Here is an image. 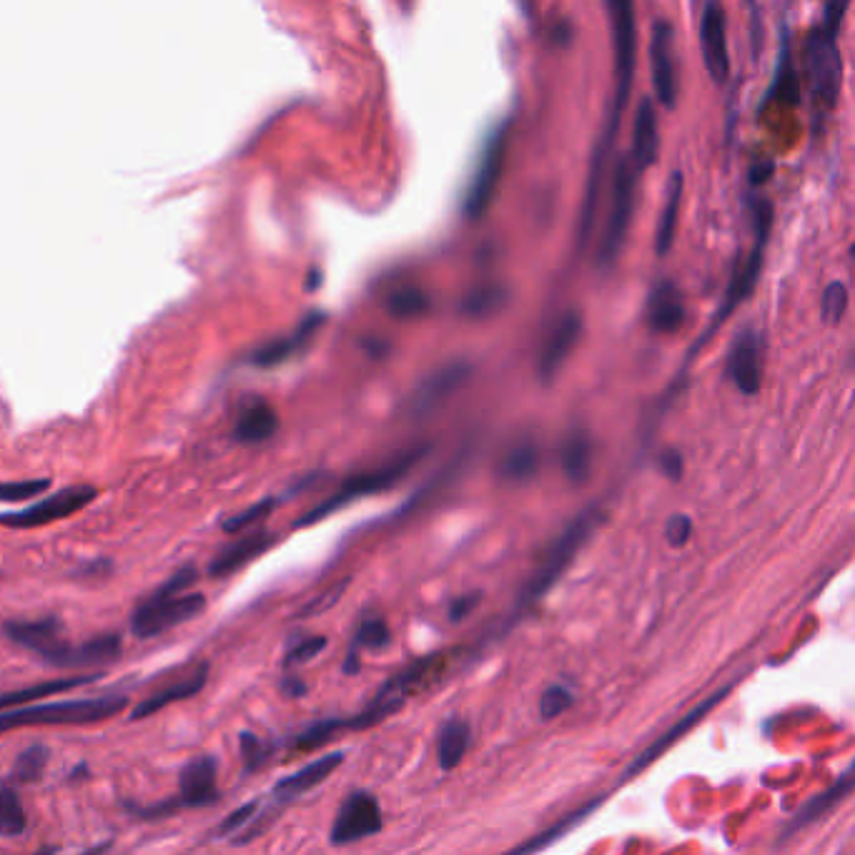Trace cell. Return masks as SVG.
<instances>
[{"instance_id":"cell-1","label":"cell","mask_w":855,"mask_h":855,"mask_svg":"<svg viewBox=\"0 0 855 855\" xmlns=\"http://www.w3.org/2000/svg\"><path fill=\"white\" fill-rule=\"evenodd\" d=\"M610 21H612V40H615V96H612V106L607 113V125L602 133L600 146L594 150L590 183H587V194L582 204V221H580V244H585L587 237L592 231V216L594 206H598V191L602 179V166H605V156L615 141V133L619 129V119L630 100L633 83H635V69H637V23H635V5L627 0L619 3H607Z\"/></svg>"},{"instance_id":"cell-2","label":"cell","mask_w":855,"mask_h":855,"mask_svg":"<svg viewBox=\"0 0 855 855\" xmlns=\"http://www.w3.org/2000/svg\"><path fill=\"white\" fill-rule=\"evenodd\" d=\"M198 580L194 567H183L173 573L161 587H156L146 600H141L131 615V633L141 640H150L173 630L183 623L196 619L206 610V598L198 592H189V587Z\"/></svg>"},{"instance_id":"cell-3","label":"cell","mask_w":855,"mask_h":855,"mask_svg":"<svg viewBox=\"0 0 855 855\" xmlns=\"http://www.w3.org/2000/svg\"><path fill=\"white\" fill-rule=\"evenodd\" d=\"M845 11H848V3L826 5L823 19L810 31L806 40V71L812 98L823 113L831 111L838 104V94H841L843 61L841 48H838V33H841Z\"/></svg>"},{"instance_id":"cell-4","label":"cell","mask_w":855,"mask_h":855,"mask_svg":"<svg viewBox=\"0 0 855 855\" xmlns=\"http://www.w3.org/2000/svg\"><path fill=\"white\" fill-rule=\"evenodd\" d=\"M459 652L462 650L434 652V655H430V658L417 660L412 667L405 670V673L394 675L392 681H387V685L376 693L372 706H369L364 712H359L357 718L347 720V725H344V720H339V727L341 731H347V727H351V731H364V727L380 723V720H384L387 715H392L394 710H399L401 706H405L412 695L442 683L444 677L455 670Z\"/></svg>"},{"instance_id":"cell-5","label":"cell","mask_w":855,"mask_h":855,"mask_svg":"<svg viewBox=\"0 0 855 855\" xmlns=\"http://www.w3.org/2000/svg\"><path fill=\"white\" fill-rule=\"evenodd\" d=\"M125 708H129V698L121 693L61 702H36L28 708L0 712V735L33 725H94L100 720L116 718Z\"/></svg>"},{"instance_id":"cell-6","label":"cell","mask_w":855,"mask_h":855,"mask_svg":"<svg viewBox=\"0 0 855 855\" xmlns=\"http://www.w3.org/2000/svg\"><path fill=\"white\" fill-rule=\"evenodd\" d=\"M426 451H430V447H414V449L405 451V455L394 457L392 462H387V465L347 477L337 492L329 494V497H326L324 502H318V505L309 509L304 517H299L297 527L316 525V522H322L324 517H329L334 513H339V509H344L347 505H351V502L369 497V494H382V492L392 490L394 484H399L419 462H422V459L426 457Z\"/></svg>"},{"instance_id":"cell-7","label":"cell","mask_w":855,"mask_h":855,"mask_svg":"<svg viewBox=\"0 0 855 855\" xmlns=\"http://www.w3.org/2000/svg\"><path fill=\"white\" fill-rule=\"evenodd\" d=\"M600 525V513L598 509H585L580 517H575L573 522L565 527V532L552 542V547L547 550V555L542 557L540 567L534 569V575L530 577V582L522 587V594H519L517 612H525L527 607H532L534 602L544 598V592L555 585L559 577H563L569 563L577 557V552L582 550V544L590 540V534L594 532V527Z\"/></svg>"},{"instance_id":"cell-8","label":"cell","mask_w":855,"mask_h":855,"mask_svg":"<svg viewBox=\"0 0 855 855\" xmlns=\"http://www.w3.org/2000/svg\"><path fill=\"white\" fill-rule=\"evenodd\" d=\"M756 249H752V254L748 256V262L745 264H737L735 266V274L731 279V287H727L723 301H720V309L718 314L712 316V324L710 329L702 334L700 341L695 344L690 349V354H687V364L693 362V357L698 354V351L706 347V341L710 339L712 332H718L720 326L727 322V316H731L737 306L743 304L745 299L750 297L752 289H756L758 284V276L762 272V254H766V246H768V237H770V226H773V204H770L768 198H760L756 208Z\"/></svg>"},{"instance_id":"cell-9","label":"cell","mask_w":855,"mask_h":855,"mask_svg":"<svg viewBox=\"0 0 855 855\" xmlns=\"http://www.w3.org/2000/svg\"><path fill=\"white\" fill-rule=\"evenodd\" d=\"M507 144H509V121H502L490 131V136L480 150L477 169L472 173V179H469V186L465 194V216L469 221H477L480 216L487 214V208L492 206L502 171H505Z\"/></svg>"},{"instance_id":"cell-10","label":"cell","mask_w":855,"mask_h":855,"mask_svg":"<svg viewBox=\"0 0 855 855\" xmlns=\"http://www.w3.org/2000/svg\"><path fill=\"white\" fill-rule=\"evenodd\" d=\"M635 208V171L627 158H619L615 166V179H612V201L605 231L598 249V264L607 269L617 262L619 251L625 246V237L630 231Z\"/></svg>"},{"instance_id":"cell-11","label":"cell","mask_w":855,"mask_h":855,"mask_svg":"<svg viewBox=\"0 0 855 855\" xmlns=\"http://www.w3.org/2000/svg\"><path fill=\"white\" fill-rule=\"evenodd\" d=\"M96 497L94 487H69L61 490L40 502H33L31 507L21 509V513L0 515V525L13 527V530H33V527L53 525L58 519H65L79 513V509L88 507Z\"/></svg>"},{"instance_id":"cell-12","label":"cell","mask_w":855,"mask_h":855,"mask_svg":"<svg viewBox=\"0 0 855 855\" xmlns=\"http://www.w3.org/2000/svg\"><path fill=\"white\" fill-rule=\"evenodd\" d=\"M382 826L384 820H382L380 800H376L372 793L357 791L341 803L337 818H334L332 843L349 845V843L364 841V838L380 833Z\"/></svg>"},{"instance_id":"cell-13","label":"cell","mask_w":855,"mask_h":855,"mask_svg":"<svg viewBox=\"0 0 855 855\" xmlns=\"http://www.w3.org/2000/svg\"><path fill=\"white\" fill-rule=\"evenodd\" d=\"M650 71L658 104L673 111L677 104V63H675V28L665 19L652 23Z\"/></svg>"},{"instance_id":"cell-14","label":"cell","mask_w":855,"mask_h":855,"mask_svg":"<svg viewBox=\"0 0 855 855\" xmlns=\"http://www.w3.org/2000/svg\"><path fill=\"white\" fill-rule=\"evenodd\" d=\"M3 635L8 640L28 650L40 662L53 667L56 658L61 655L69 640L63 637V625L58 617H40V619H11L3 625Z\"/></svg>"},{"instance_id":"cell-15","label":"cell","mask_w":855,"mask_h":855,"mask_svg":"<svg viewBox=\"0 0 855 855\" xmlns=\"http://www.w3.org/2000/svg\"><path fill=\"white\" fill-rule=\"evenodd\" d=\"M727 380L735 384V389L745 397H756L762 382V357H760V339L756 326H743L735 334L727 351L725 362Z\"/></svg>"},{"instance_id":"cell-16","label":"cell","mask_w":855,"mask_h":855,"mask_svg":"<svg viewBox=\"0 0 855 855\" xmlns=\"http://www.w3.org/2000/svg\"><path fill=\"white\" fill-rule=\"evenodd\" d=\"M725 8L708 3L700 15V53L712 83H725L731 75V56H727V23Z\"/></svg>"},{"instance_id":"cell-17","label":"cell","mask_w":855,"mask_h":855,"mask_svg":"<svg viewBox=\"0 0 855 855\" xmlns=\"http://www.w3.org/2000/svg\"><path fill=\"white\" fill-rule=\"evenodd\" d=\"M472 364L469 362H449L444 364L437 372L426 376V380L419 384L417 392L412 394V401H409V409H412L414 417H426L432 414L434 409H439L444 401H447L451 394H457L465 387L472 376Z\"/></svg>"},{"instance_id":"cell-18","label":"cell","mask_w":855,"mask_h":855,"mask_svg":"<svg viewBox=\"0 0 855 855\" xmlns=\"http://www.w3.org/2000/svg\"><path fill=\"white\" fill-rule=\"evenodd\" d=\"M219 800V762L212 756H198L181 768L179 808H206Z\"/></svg>"},{"instance_id":"cell-19","label":"cell","mask_w":855,"mask_h":855,"mask_svg":"<svg viewBox=\"0 0 855 855\" xmlns=\"http://www.w3.org/2000/svg\"><path fill=\"white\" fill-rule=\"evenodd\" d=\"M580 334H582V316L580 312H575V309H569V312L559 316L557 326L552 329L550 339L544 344L540 354L538 374L542 384H550L559 374V369L565 366L569 354H573L577 347V341H580Z\"/></svg>"},{"instance_id":"cell-20","label":"cell","mask_w":855,"mask_h":855,"mask_svg":"<svg viewBox=\"0 0 855 855\" xmlns=\"http://www.w3.org/2000/svg\"><path fill=\"white\" fill-rule=\"evenodd\" d=\"M341 762H344V752L334 750V752H326V756H322V758L312 760V762H309V766L299 768L297 773L281 778V781L272 787L274 806L279 808V810H284L291 800H297L304 793L314 791V787L322 785L326 778H329L334 770L341 766Z\"/></svg>"},{"instance_id":"cell-21","label":"cell","mask_w":855,"mask_h":855,"mask_svg":"<svg viewBox=\"0 0 855 855\" xmlns=\"http://www.w3.org/2000/svg\"><path fill=\"white\" fill-rule=\"evenodd\" d=\"M324 322H326V314L312 312L309 316L301 318V324L291 334H287V337H279L269 344H262V347L251 354L249 362L258 369H272V366L289 362L293 354H299V351L314 339V334L322 329Z\"/></svg>"},{"instance_id":"cell-22","label":"cell","mask_w":855,"mask_h":855,"mask_svg":"<svg viewBox=\"0 0 855 855\" xmlns=\"http://www.w3.org/2000/svg\"><path fill=\"white\" fill-rule=\"evenodd\" d=\"M658 158H660V125H658L655 100L642 98L635 111L633 158H627V161H630L635 173H642L648 171L652 164H658Z\"/></svg>"},{"instance_id":"cell-23","label":"cell","mask_w":855,"mask_h":855,"mask_svg":"<svg viewBox=\"0 0 855 855\" xmlns=\"http://www.w3.org/2000/svg\"><path fill=\"white\" fill-rule=\"evenodd\" d=\"M208 683V665H196L191 673H186L179 681H173L169 685L158 687L156 693H150L144 702H139L136 708L131 712V720H144L156 715V712H161L164 708L173 706V702H181V700H189L204 690Z\"/></svg>"},{"instance_id":"cell-24","label":"cell","mask_w":855,"mask_h":855,"mask_svg":"<svg viewBox=\"0 0 855 855\" xmlns=\"http://www.w3.org/2000/svg\"><path fill=\"white\" fill-rule=\"evenodd\" d=\"M274 542H276V538L266 530L249 532V534H244V538H239L237 542L226 544L219 555L212 559V565H208V575L229 577L233 573H239L241 567H246L249 563H254L256 557H262Z\"/></svg>"},{"instance_id":"cell-25","label":"cell","mask_w":855,"mask_h":855,"mask_svg":"<svg viewBox=\"0 0 855 855\" xmlns=\"http://www.w3.org/2000/svg\"><path fill=\"white\" fill-rule=\"evenodd\" d=\"M687 316L683 291L675 281H660L648 301V324L655 334H675L683 329Z\"/></svg>"},{"instance_id":"cell-26","label":"cell","mask_w":855,"mask_h":855,"mask_svg":"<svg viewBox=\"0 0 855 855\" xmlns=\"http://www.w3.org/2000/svg\"><path fill=\"white\" fill-rule=\"evenodd\" d=\"M731 690H733V685H725V687H720V690H715V695H710V698H706V700H702V702H700V706H698V708H695V710H690V712H687V715H685V718L681 720V723H677L675 727H670V731H667L665 735H662V737H660V740H658V743H652V745H650V748H648V750H645V752H642V756H640V758H637V760L633 762V766H630V768H627V770H625V775H627V778H630V775H637V773H640V770H645V768H648V766H650V762H652V760H655V758H660V756H662V752H665V750L670 748V745H673L675 740H681V737H683L685 733H690V731H693V725H698V723H700V720H702V718H706V715H708V712H710L712 708H715V706H720V702H723V700L727 698V693H731Z\"/></svg>"},{"instance_id":"cell-27","label":"cell","mask_w":855,"mask_h":855,"mask_svg":"<svg viewBox=\"0 0 855 855\" xmlns=\"http://www.w3.org/2000/svg\"><path fill=\"white\" fill-rule=\"evenodd\" d=\"M121 655V637L119 635H100L94 640L83 642V645H65L61 655L56 658L53 667L61 670H83V667H96L106 665Z\"/></svg>"},{"instance_id":"cell-28","label":"cell","mask_w":855,"mask_h":855,"mask_svg":"<svg viewBox=\"0 0 855 855\" xmlns=\"http://www.w3.org/2000/svg\"><path fill=\"white\" fill-rule=\"evenodd\" d=\"M279 430V414L266 399H254L241 409L233 424V439L244 444H258L272 439Z\"/></svg>"},{"instance_id":"cell-29","label":"cell","mask_w":855,"mask_h":855,"mask_svg":"<svg viewBox=\"0 0 855 855\" xmlns=\"http://www.w3.org/2000/svg\"><path fill=\"white\" fill-rule=\"evenodd\" d=\"M98 677H100L98 673L96 675L61 677V681H46V683H38V685H31V687H21V690L0 693V712L36 706V702H40L44 698H50V695L75 690V687L94 683V681H98Z\"/></svg>"},{"instance_id":"cell-30","label":"cell","mask_w":855,"mask_h":855,"mask_svg":"<svg viewBox=\"0 0 855 855\" xmlns=\"http://www.w3.org/2000/svg\"><path fill=\"white\" fill-rule=\"evenodd\" d=\"M851 785H853V773H851V770H845V773L841 775V781H838L833 787H828L826 793H820L818 798L808 800L806 806H803L798 812H795V818L785 826L783 838L793 835L795 831H803V828H806V826L816 823L818 818H823L826 812L835 806V803H841L845 795H848Z\"/></svg>"},{"instance_id":"cell-31","label":"cell","mask_w":855,"mask_h":855,"mask_svg":"<svg viewBox=\"0 0 855 855\" xmlns=\"http://www.w3.org/2000/svg\"><path fill=\"white\" fill-rule=\"evenodd\" d=\"M681 201H683V173L675 171L673 176H670L667 196H665V204H662L660 221H658V229H655V251L660 256H665L675 244L677 216H681Z\"/></svg>"},{"instance_id":"cell-32","label":"cell","mask_w":855,"mask_h":855,"mask_svg":"<svg viewBox=\"0 0 855 855\" xmlns=\"http://www.w3.org/2000/svg\"><path fill=\"white\" fill-rule=\"evenodd\" d=\"M392 645V633L387 623L382 617H366L359 623L354 633V642H351L347 662H344V673L354 675L359 667V650H374L380 652Z\"/></svg>"},{"instance_id":"cell-33","label":"cell","mask_w":855,"mask_h":855,"mask_svg":"<svg viewBox=\"0 0 855 855\" xmlns=\"http://www.w3.org/2000/svg\"><path fill=\"white\" fill-rule=\"evenodd\" d=\"M592 455H594V444H592L590 434H587L585 430H575L573 434H569V437L565 439L563 455H559L569 482L582 484L587 477H590Z\"/></svg>"},{"instance_id":"cell-34","label":"cell","mask_w":855,"mask_h":855,"mask_svg":"<svg viewBox=\"0 0 855 855\" xmlns=\"http://www.w3.org/2000/svg\"><path fill=\"white\" fill-rule=\"evenodd\" d=\"M469 743H472V727H469L467 720L451 718L447 725L439 731L437 737V758L442 770H451L462 762L465 752L469 750Z\"/></svg>"},{"instance_id":"cell-35","label":"cell","mask_w":855,"mask_h":855,"mask_svg":"<svg viewBox=\"0 0 855 855\" xmlns=\"http://www.w3.org/2000/svg\"><path fill=\"white\" fill-rule=\"evenodd\" d=\"M773 100H783V104H798V75H795V63L791 53V44H787V31L783 28L781 36V58H778V69L773 75V86L762 98V106L773 104Z\"/></svg>"},{"instance_id":"cell-36","label":"cell","mask_w":855,"mask_h":855,"mask_svg":"<svg viewBox=\"0 0 855 855\" xmlns=\"http://www.w3.org/2000/svg\"><path fill=\"white\" fill-rule=\"evenodd\" d=\"M538 467H540L538 444L525 439V442H517L515 447L502 457L499 474L509 482H527L532 480L534 472H538Z\"/></svg>"},{"instance_id":"cell-37","label":"cell","mask_w":855,"mask_h":855,"mask_svg":"<svg viewBox=\"0 0 855 855\" xmlns=\"http://www.w3.org/2000/svg\"><path fill=\"white\" fill-rule=\"evenodd\" d=\"M430 306H432L430 293L419 287H401L387 297V314L394 318H401V322L424 316L430 312Z\"/></svg>"},{"instance_id":"cell-38","label":"cell","mask_w":855,"mask_h":855,"mask_svg":"<svg viewBox=\"0 0 855 855\" xmlns=\"http://www.w3.org/2000/svg\"><path fill=\"white\" fill-rule=\"evenodd\" d=\"M598 806H600V800L587 803V806H582L580 810H575L573 816H567L565 820H559V823H557L555 828H550V831H544V833H538L534 838H530V841L522 843V845H517L515 851H509V853H505V855H532V853L544 851V848H547V845H552L555 841H559V838H563V835L569 831V828L577 826V823H582L587 812L594 810Z\"/></svg>"},{"instance_id":"cell-39","label":"cell","mask_w":855,"mask_h":855,"mask_svg":"<svg viewBox=\"0 0 855 855\" xmlns=\"http://www.w3.org/2000/svg\"><path fill=\"white\" fill-rule=\"evenodd\" d=\"M509 291L499 284H490V287H480L472 293H467L462 301V312L472 318H484L492 316L494 312H499L502 306L507 304Z\"/></svg>"},{"instance_id":"cell-40","label":"cell","mask_w":855,"mask_h":855,"mask_svg":"<svg viewBox=\"0 0 855 855\" xmlns=\"http://www.w3.org/2000/svg\"><path fill=\"white\" fill-rule=\"evenodd\" d=\"M28 831V812H25L19 793L11 787H0V835L19 838Z\"/></svg>"},{"instance_id":"cell-41","label":"cell","mask_w":855,"mask_h":855,"mask_svg":"<svg viewBox=\"0 0 855 855\" xmlns=\"http://www.w3.org/2000/svg\"><path fill=\"white\" fill-rule=\"evenodd\" d=\"M50 760V750L46 745H31L25 748L13 762V778L19 783H36L44 778Z\"/></svg>"},{"instance_id":"cell-42","label":"cell","mask_w":855,"mask_h":855,"mask_svg":"<svg viewBox=\"0 0 855 855\" xmlns=\"http://www.w3.org/2000/svg\"><path fill=\"white\" fill-rule=\"evenodd\" d=\"M239 745H241V762H244L246 773H254V770L262 768L264 762L272 758L269 743H266L264 737H258L256 733H249V731L241 733Z\"/></svg>"},{"instance_id":"cell-43","label":"cell","mask_w":855,"mask_h":855,"mask_svg":"<svg viewBox=\"0 0 855 855\" xmlns=\"http://www.w3.org/2000/svg\"><path fill=\"white\" fill-rule=\"evenodd\" d=\"M848 309V287L843 281H831L826 287L823 293V304H820V314H823V322L838 324Z\"/></svg>"},{"instance_id":"cell-44","label":"cell","mask_w":855,"mask_h":855,"mask_svg":"<svg viewBox=\"0 0 855 855\" xmlns=\"http://www.w3.org/2000/svg\"><path fill=\"white\" fill-rule=\"evenodd\" d=\"M274 507H276V499H274V497L264 499V502H256L254 507L244 509V513H239V515H233V517H229V519H224V522H221L224 532H244V530H249L251 525L262 522L264 517H269Z\"/></svg>"},{"instance_id":"cell-45","label":"cell","mask_w":855,"mask_h":855,"mask_svg":"<svg viewBox=\"0 0 855 855\" xmlns=\"http://www.w3.org/2000/svg\"><path fill=\"white\" fill-rule=\"evenodd\" d=\"M324 648H326V637H318V635L301 637V640L293 642L291 648L287 650V658H284V667L291 670V667L304 665V662L314 660Z\"/></svg>"},{"instance_id":"cell-46","label":"cell","mask_w":855,"mask_h":855,"mask_svg":"<svg viewBox=\"0 0 855 855\" xmlns=\"http://www.w3.org/2000/svg\"><path fill=\"white\" fill-rule=\"evenodd\" d=\"M50 480H23L0 482V502H28L48 490Z\"/></svg>"},{"instance_id":"cell-47","label":"cell","mask_w":855,"mask_h":855,"mask_svg":"<svg viewBox=\"0 0 855 855\" xmlns=\"http://www.w3.org/2000/svg\"><path fill=\"white\" fill-rule=\"evenodd\" d=\"M575 702V695L567 690L563 685H552L547 690L542 693V700H540V712L544 720H552L557 715H563V712L573 706Z\"/></svg>"},{"instance_id":"cell-48","label":"cell","mask_w":855,"mask_h":855,"mask_svg":"<svg viewBox=\"0 0 855 855\" xmlns=\"http://www.w3.org/2000/svg\"><path fill=\"white\" fill-rule=\"evenodd\" d=\"M256 810H258V800H251V803H246V806H239L237 810L231 812L229 818L221 820L219 831H216V833H219L221 838L224 835L226 838H237L251 823V818L256 816Z\"/></svg>"},{"instance_id":"cell-49","label":"cell","mask_w":855,"mask_h":855,"mask_svg":"<svg viewBox=\"0 0 855 855\" xmlns=\"http://www.w3.org/2000/svg\"><path fill=\"white\" fill-rule=\"evenodd\" d=\"M665 538L673 547H685L687 540L693 538V519L687 515H675L667 519L665 527Z\"/></svg>"},{"instance_id":"cell-50","label":"cell","mask_w":855,"mask_h":855,"mask_svg":"<svg viewBox=\"0 0 855 855\" xmlns=\"http://www.w3.org/2000/svg\"><path fill=\"white\" fill-rule=\"evenodd\" d=\"M660 469L665 472L670 480L677 482L683 477V455L677 449H665L660 455Z\"/></svg>"},{"instance_id":"cell-51","label":"cell","mask_w":855,"mask_h":855,"mask_svg":"<svg viewBox=\"0 0 855 855\" xmlns=\"http://www.w3.org/2000/svg\"><path fill=\"white\" fill-rule=\"evenodd\" d=\"M477 602H480V594H465V598H457L451 602L449 607V617L451 619H465L469 612L477 607Z\"/></svg>"},{"instance_id":"cell-52","label":"cell","mask_w":855,"mask_h":855,"mask_svg":"<svg viewBox=\"0 0 855 855\" xmlns=\"http://www.w3.org/2000/svg\"><path fill=\"white\" fill-rule=\"evenodd\" d=\"M281 690L287 693V695H297V698H299V695H304V693H306V685L301 683L299 677H293V675L289 673L287 677H284V683H281Z\"/></svg>"},{"instance_id":"cell-53","label":"cell","mask_w":855,"mask_h":855,"mask_svg":"<svg viewBox=\"0 0 855 855\" xmlns=\"http://www.w3.org/2000/svg\"><path fill=\"white\" fill-rule=\"evenodd\" d=\"M106 851H108V843H104V845H96V848H91V851L81 853V855H106Z\"/></svg>"},{"instance_id":"cell-54","label":"cell","mask_w":855,"mask_h":855,"mask_svg":"<svg viewBox=\"0 0 855 855\" xmlns=\"http://www.w3.org/2000/svg\"><path fill=\"white\" fill-rule=\"evenodd\" d=\"M36 855H53V851H38Z\"/></svg>"}]
</instances>
